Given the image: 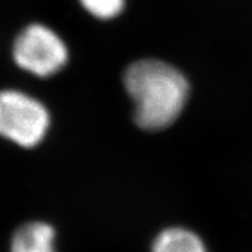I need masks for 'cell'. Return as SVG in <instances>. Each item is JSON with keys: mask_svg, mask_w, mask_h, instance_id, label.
<instances>
[{"mask_svg": "<svg viewBox=\"0 0 252 252\" xmlns=\"http://www.w3.org/2000/svg\"><path fill=\"white\" fill-rule=\"evenodd\" d=\"M50 126L49 111L21 90H0V138L22 148L39 146Z\"/></svg>", "mask_w": 252, "mask_h": 252, "instance_id": "obj_2", "label": "cell"}, {"mask_svg": "<svg viewBox=\"0 0 252 252\" xmlns=\"http://www.w3.org/2000/svg\"><path fill=\"white\" fill-rule=\"evenodd\" d=\"M12 57L21 70L33 76L49 77L66 66L68 49L50 27L31 24L14 39Z\"/></svg>", "mask_w": 252, "mask_h": 252, "instance_id": "obj_3", "label": "cell"}, {"mask_svg": "<svg viewBox=\"0 0 252 252\" xmlns=\"http://www.w3.org/2000/svg\"><path fill=\"white\" fill-rule=\"evenodd\" d=\"M124 85L134 102V121L147 131L173 125L189 96V83L183 72L158 60L131 63L124 73Z\"/></svg>", "mask_w": 252, "mask_h": 252, "instance_id": "obj_1", "label": "cell"}, {"mask_svg": "<svg viewBox=\"0 0 252 252\" xmlns=\"http://www.w3.org/2000/svg\"><path fill=\"white\" fill-rule=\"evenodd\" d=\"M88 13L99 20H112L123 12L125 0H80Z\"/></svg>", "mask_w": 252, "mask_h": 252, "instance_id": "obj_6", "label": "cell"}, {"mask_svg": "<svg viewBox=\"0 0 252 252\" xmlns=\"http://www.w3.org/2000/svg\"><path fill=\"white\" fill-rule=\"evenodd\" d=\"M9 252H57L56 230L45 221H29L16 229Z\"/></svg>", "mask_w": 252, "mask_h": 252, "instance_id": "obj_4", "label": "cell"}, {"mask_svg": "<svg viewBox=\"0 0 252 252\" xmlns=\"http://www.w3.org/2000/svg\"><path fill=\"white\" fill-rule=\"evenodd\" d=\"M151 252H209L202 238L190 229L170 226L157 234Z\"/></svg>", "mask_w": 252, "mask_h": 252, "instance_id": "obj_5", "label": "cell"}]
</instances>
